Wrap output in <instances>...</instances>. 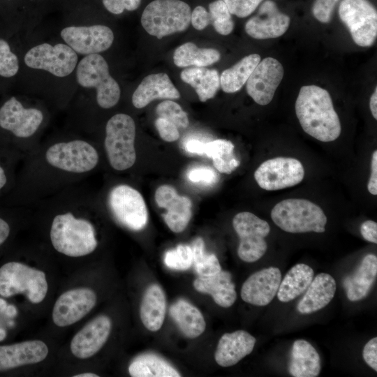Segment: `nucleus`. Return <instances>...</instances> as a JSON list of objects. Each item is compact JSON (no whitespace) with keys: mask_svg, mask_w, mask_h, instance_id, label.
Here are the masks:
<instances>
[{"mask_svg":"<svg viewBox=\"0 0 377 377\" xmlns=\"http://www.w3.org/2000/svg\"><path fill=\"white\" fill-rule=\"evenodd\" d=\"M23 158L15 191L16 202L23 207H33L80 184L98 167L101 161L96 145L82 138L39 143Z\"/></svg>","mask_w":377,"mask_h":377,"instance_id":"obj_1","label":"nucleus"},{"mask_svg":"<svg viewBox=\"0 0 377 377\" xmlns=\"http://www.w3.org/2000/svg\"><path fill=\"white\" fill-rule=\"evenodd\" d=\"M96 206L88 189L79 184L33 207L50 219L48 236L52 248L62 255L78 258L92 253L98 246L96 228L89 217Z\"/></svg>","mask_w":377,"mask_h":377,"instance_id":"obj_2","label":"nucleus"},{"mask_svg":"<svg viewBox=\"0 0 377 377\" xmlns=\"http://www.w3.org/2000/svg\"><path fill=\"white\" fill-rule=\"evenodd\" d=\"M295 113L305 133L321 142H332L341 132L339 117L329 92L316 85L300 88Z\"/></svg>","mask_w":377,"mask_h":377,"instance_id":"obj_3","label":"nucleus"},{"mask_svg":"<svg viewBox=\"0 0 377 377\" xmlns=\"http://www.w3.org/2000/svg\"><path fill=\"white\" fill-rule=\"evenodd\" d=\"M135 124L130 115L117 113L108 120L103 149L109 165L115 171H126L135 165Z\"/></svg>","mask_w":377,"mask_h":377,"instance_id":"obj_4","label":"nucleus"},{"mask_svg":"<svg viewBox=\"0 0 377 377\" xmlns=\"http://www.w3.org/2000/svg\"><path fill=\"white\" fill-rule=\"evenodd\" d=\"M271 218L279 228L290 233L324 232L327 221L318 205L300 198L278 202L272 209Z\"/></svg>","mask_w":377,"mask_h":377,"instance_id":"obj_5","label":"nucleus"},{"mask_svg":"<svg viewBox=\"0 0 377 377\" xmlns=\"http://www.w3.org/2000/svg\"><path fill=\"white\" fill-rule=\"evenodd\" d=\"M190 6L180 0H154L143 10L141 24L150 35L161 39L185 31L191 23Z\"/></svg>","mask_w":377,"mask_h":377,"instance_id":"obj_6","label":"nucleus"},{"mask_svg":"<svg viewBox=\"0 0 377 377\" xmlns=\"http://www.w3.org/2000/svg\"><path fill=\"white\" fill-rule=\"evenodd\" d=\"M44 119L40 109L24 107L15 97L9 98L0 108V127L22 141L24 155L39 144L36 135Z\"/></svg>","mask_w":377,"mask_h":377,"instance_id":"obj_7","label":"nucleus"},{"mask_svg":"<svg viewBox=\"0 0 377 377\" xmlns=\"http://www.w3.org/2000/svg\"><path fill=\"white\" fill-rule=\"evenodd\" d=\"M48 285L45 274L20 262L11 261L0 268V295L8 297L22 293L33 304L45 297Z\"/></svg>","mask_w":377,"mask_h":377,"instance_id":"obj_8","label":"nucleus"},{"mask_svg":"<svg viewBox=\"0 0 377 377\" xmlns=\"http://www.w3.org/2000/svg\"><path fill=\"white\" fill-rule=\"evenodd\" d=\"M79 84L84 88H94L96 103L103 109H109L117 104L121 90L117 82L110 75L108 64L98 54L84 57L76 71Z\"/></svg>","mask_w":377,"mask_h":377,"instance_id":"obj_9","label":"nucleus"},{"mask_svg":"<svg viewBox=\"0 0 377 377\" xmlns=\"http://www.w3.org/2000/svg\"><path fill=\"white\" fill-rule=\"evenodd\" d=\"M105 206L112 218L128 230H141L148 222V211L142 194L127 184H118L108 190Z\"/></svg>","mask_w":377,"mask_h":377,"instance_id":"obj_10","label":"nucleus"},{"mask_svg":"<svg viewBox=\"0 0 377 377\" xmlns=\"http://www.w3.org/2000/svg\"><path fill=\"white\" fill-rule=\"evenodd\" d=\"M340 20L348 27L353 41L370 47L377 37V12L368 0H342L339 6Z\"/></svg>","mask_w":377,"mask_h":377,"instance_id":"obj_11","label":"nucleus"},{"mask_svg":"<svg viewBox=\"0 0 377 377\" xmlns=\"http://www.w3.org/2000/svg\"><path fill=\"white\" fill-rule=\"evenodd\" d=\"M232 226L239 238V258L246 263L261 258L267 249L265 238L270 232L268 223L251 212H242L233 217Z\"/></svg>","mask_w":377,"mask_h":377,"instance_id":"obj_12","label":"nucleus"},{"mask_svg":"<svg viewBox=\"0 0 377 377\" xmlns=\"http://www.w3.org/2000/svg\"><path fill=\"white\" fill-rule=\"evenodd\" d=\"M24 60L29 68L44 70L62 77L74 71L77 55L67 44L58 43L53 46L42 43L31 48Z\"/></svg>","mask_w":377,"mask_h":377,"instance_id":"obj_13","label":"nucleus"},{"mask_svg":"<svg viewBox=\"0 0 377 377\" xmlns=\"http://www.w3.org/2000/svg\"><path fill=\"white\" fill-rule=\"evenodd\" d=\"M302 163L294 158L276 157L264 161L254 172L258 186L266 191H277L300 184L304 179Z\"/></svg>","mask_w":377,"mask_h":377,"instance_id":"obj_14","label":"nucleus"},{"mask_svg":"<svg viewBox=\"0 0 377 377\" xmlns=\"http://www.w3.org/2000/svg\"><path fill=\"white\" fill-rule=\"evenodd\" d=\"M96 303L95 292L89 288L67 290L57 300L52 309V320L59 327L73 325L84 318Z\"/></svg>","mask_w":377,"mask_h":377,"instance_id":"obj_15","label":"nucleus"},{"mask_svg":"<svg viewBox=\"0 0 377 377\" xmlns=\"http://www.w3.org/2000/svg\"><path fill=\"white\" fill-rule=\"evenodd\" d=\"M283 75L282 64L274 58L266 57L260 60L246 82V91L257 104L268 105Z\"/></svg>","mask_w":377,"mask_h":377,"instance_id":"obj_16","label":"nucleus"},{"mask_svg":"<svg viewBox=\"0 0 377 377\" xmlns=\"http://www.w3.org/2000/svg\"><path fill=\"white\" fill-rule=\"evenodd\" d=\"M66 43L75 52L89 55L108 50L114 40L112 31L105 25L68 27L61 31Z\"/></svg>","mask_w":377,"mask_h":377,"instance_id":"obj_17","label":"nucleus"},{"mask_svg":"<svg viewBox=\"0 0 377 377\" xmlns=\"http://www.w3.org/2000/svg\"><path fill=\"white\" fill-rule=\"evenodd\" d=\"M290 18L281 12L272 0H265L259 6L258 14L245 24L246 34L255 39L275 38L288 30Z\"/></svg>","mask_w":377,"mask_h":377,"instance_id":"obj_18","label":"nucleus"},{"mask_svg":"<svg viewBox=\"0 0 377 377\" xmlns=\"http://www.w3.org/2000/svg\"><path fill=\"white\" fill-rule=\"evenodd\" d=\"M155 200L159 207L166 210L162 216L174 232H181L188 226L192 216V202L186 196L179 195L170 185H161L155 192Z\"/></svg>","mask_w":377,"mask_h":377,"instance_id":"obj_19","label":"nucleus"},{"mask_svg":"<svg viewBox=\"0 0 377 377\" xmlns=\"http://www.w3.org/2000/svg\"><path fill=\"white\" fill-rule=\"evenodd\" d=\"M111 327V320L105 315L89 321L73 337L70 346L73 355L80 359L94 355L105 343Z\"/></svg>","mask_w":377,"mask_h":377,"instance_id":"obj_20","label":"nucleus"},{"mask_svg":"<svg viewBox=\"0 0 377 377\" xmlns=\"http://www.w3.org/2000/svg\"><path fill=\"white\" fill-rule=\"evenodd\" d=\"M281 281L280 269L269 267L251 274L243 283L241 297L246 303L263 306L276 295Z\"/></svg>","mask_w":377,"mask_h":377,"instance_id":"obj_21","label":"nucleus"},{"mask_svg":"<svg viewBox=\"0 0 377 377\" xmlns=\"http://www.w3.org/2000/svg\"><path fill=\"white\" fill-rule=\"evenodd\" d=\"M47 355V346L40 340L0 346V371L40 362Z\"/></svg>","mask_w":377,"mask_h":377,"instance_id":"obj_22","label":"nucleus"},{"mask_svg":"<svg viewBox=\"0 0 377 377\" xmlns=\"http://www.w3.org/2000/svg\"><path fill=\"white\" fill-rule=\"evenodd\" d=\"M256 342V338L244 330L226 333L219 341L215 361L223 367L233 366L252 352Z\"/></svg>","mask_w":377,"mask_h":377,"instance_id":"obj_23","label":"nucleus"},{"mask_svg":"<svg viewBox=\"0 0 377 377\" xmlns=\"http://www.w3.org/2000/svg\"><path fill=\"white\" fill-rule=\"evenodd\" d=\"M180 94L166 73L146 76L132 96V103L138 109L147 106L156 99H178Z\"/></svg>","mask_w":377,"mask_h":377,"instance_id":"obj_24","label":"nucleus"},{"mask_svg":"<svg viewBox=\"0 0 377 377\" xmlns=\"http://www.w3.org/2000/svg\"><path fill=\"white\" fill-rule=\"evenodd\" d=\"M336 289L335 279L330 274H317L298 302L297 311L301 314H310L320 310L333 299Z\"/></svg>","mask_w":377,"mask_h":377,"instance_id":"obj_25","label":"nucleus"},{"mask_svg":"<svg viewBox=\"0 0 377 377\" xmlns=\"http://www.w3.org/2000/svg\"><path fill=\"white\" fill-rule=\"evenodd\" d=\"M377 276V258L374 254L364 257L356 270L347 276L343 286L348 299L360 301L369 293Z\"/></svg>","mask_w":377,"mask_h":377,"instance_id":"obj_26","label":"nucleus"},{"mask_svg":"<svg viewBox=\"0 0 377 377\" xmlns=\"http://www.w3.org/2000/svg\"><path fill=\"white\" fill-rule=\"evenodd\" d=\"M195 289L209 294L216 304L224 308L231 306L237 299L235 286L231 274L224 270L206 276L198 277L193 283Z\"/></svg>","mask_w":377,"mask_h":377,"instance_id":"obj_27","label":"nucleus"},{"mask_svg":"<svg viewBox=\"0 0 377 377\" xmlns=\"http://www.w3.org/2000/svg\"><path fill=\"white\" fill-rule=\"evenodd\" d=\"M320 369V358L315 348L306 340L295 341L288 367L291 376L316 377L319 375Z\"/></svg>","mask_w":377,"mask_h":377,"instance_id":"obj_28","label":"nucleus"},{"mask_svg":"<svg viewBox=\"0 0 377 377\" xmlns=\"http://www.w3.org/2000/svg\"><path fill=\"white\" fill-rule=\"evenodd\" d=\"M166 309V300L163 289L157 284L147 288L143 295L140 316L144 326L156 332L163 325Z\"/></svg>","mask_w":377,"mask_h":377,"instance_id":"obj_29","label":"nucleus"},{"mask_svg":"<svg viewBox=\"0 0 377 377\" xmlns=\"http://www.w3.org/2000/svg\"><path fill=\"white\" fill-rule=\"evenodd\" d=\"M170 315L180 331L188 338H196L205 330L206 323L202 313L184 300H179L171 305Z\"/></svg>","mask_w":377,"mask_h":377,"instance_id":"obj_30","label":"nucleus"},{"mask_svg":"<svg viewBox=\"0 0 377 377\" xmlns=\"http://www.w3.org/2000/svg\"><path fill=\"white\" fill-rule=\"evenodd\" d=\"M313 270L309 265H294L281 281L276 296L281 302H288L303 294L313 279Z\"/></svg>","mask_w":377,"mask_h":377,"instance_id":"obj_31","label":"nucleus"},{"mask_svg":"<svg viewBox=\"0 0 377 377\" xmlns=\"http://www.w3.org/2000/svg\"><path fill=\"white\" fill-rule=\"evenodd\" d=\"M181 79L191 85L198 96L199 100L205 102L212 98L220 87V76L215 69L193 67L184 69Z\"/></svg>","mask_w":377,"mask_h":377,"instance_id":"obj_32","label":"nucleus"},{"mask_svg":"<svg viewBox=\"0 0 377 377\" xmlns=\"http://www.w3.org/2000/svg\"><path fill=\"white\" fill-rule=\"evenodd\" d=\"M133 377H179L180 374L163 358L145 353L135 357L128 367Z\"/></svg>","mask_w":377,"mask_h":377,"instance_id":"obj_33","label":"nucleus"},{"mask_svg":"<svg viewBox=\"0 0 377 377\" xmlns=\"http://www.w3.org/2000/svg\"><path fill=\"white\" fill-rule=\"evenodd\" d=\"M260 60L259 54H251L223 71L220 76V86L223 91L235 93L240 90Z\"/></svg>","mask_w":377,"mask_h":377,"instance_id":"obj_34","label":"nucleus"},{"mask_svg":"<svg viewBox=\"0 0 377 377\" xmlns=\"http://www.w3.org/2000/svg\"><path fill=\"white\" fill-rule=\"evenodd\" d=\"M221 58L220 52L213 48H199L188 42L179 46L174 52L173 61L178 67H205L212 65Z\"/></svg>","mask_w":377,"mask_h":377,"instance_id":"obj_35","label":"nucleus"},{"mask_svg":"<svg viewBox=\"0 0 377 377\" xmlns=\"http://www.w3.org/2000/svg\"><path fill=\"white\" fill-rule=\"evenodd\" d=\"M234 148L231 141L217 139L206 142L205 155L212 159L219 172L231 174L240 163L235 156Z\"/></svg>","mask_w":377,"mask_h":377,"instance_id":"obj_36","label":"nucleus"},{"mask_svg":"<svg viewBox=\"0 0 377 377\" xmlns=\"http://www.w3.org/2000/svg\"><path fill=\"white\" fill-rule=\"evenodd\" d=\"M190 246L193 255L192 265L200 276L213 275L221 270L217 257L213 253H206L202 238H195Z\"/></svg>","mask_w":377,"mask_h":377,"instance_id":"obj_37","label":"nucleus"},{"mask_svg":"<svg viewBox=\"0 0 377 377\" xmlns=\"http://www.w3.org/2000/svg\"><path fill=\"white\" fill-rule=\"evenodd\" d=\"M211 22L216 32L226 36L234 29V22L227 6L223 0H216L209 4Z\"/></svg>","mask_w":377,"mask_h":377,"instance_id":"obj_38","label":"nucleus"},{"mask_svg":"<svg viewBox=\"0 0 377 377\" xmlns=\"http://www.w3.org/2000/svg\"><path fill=\"white\" fill-rule=\"evenodd\" d=\"M164 263L168 267L173 269H189L193 263L191 246L179 244L175 249L167 251L164 256Z\"/></svg>","mask_w":377,"mask_h":377,"instance_id":"obj_39","label":"nucleus"},{"mask_svg":"<svg viewBox=\"0 0 377 377\" xmlns=\"http://www.w3.org/2000/svg\"><path fill=\"white\" fill-rule=\"evenodd\" d=\"M156 112L158 117L170 121L178 128H185L188 126L186 112L178 103L172 101L166 100L159 103L156 108Z\"/></svg>","mask_w":377,"mask_h":377,"instance_id":"obj_40","label":"nucleus"},{"mask_svg":"<svg viewBox=\"0 0 377 377\" xmlns=\"http://www.w3.org/2000/svg\"><path fill=\"white\" fill-rule=\"evenodd\" d=\"M19 70L17 56L10 50L8 43L0 38V75L6 77L14 76Z\"/></svg>","mask_w":377,"mask_h":377,"instance_id":"obj_41","label":"nucleus"},{"mask_svg":"<svg viewBox=\"0 0 377 377\" xmlns=\"http://www.w3.org/2000/svg\"><path fill=\"white\" fill-rule=\"evenodd\" d=\"M231 15L238 17L250 15L263 0H223Z\"/></svg>","mask_w":377,"mask_h":377,"instance_id":"obj_42","label":"nucleus"},{"mask_svg":"<svg viewBox=\"0 0 377 377\" xmlns=\"http://www.w3.org/2000/svg\"><path fill=\"white\" fill-rule=\"evenodd\" d=\"M187 177L191 182L212 186L217 182L219 176L210 167L198 166L189 170Z\"/></svg>","mask_w":377,"mask_h":377,"instance_id":"obj_43","label":"nucleus"},{"mask_svg":"<svg viewBox=\"0 0 377 377\" xmlns=\"http://www.w3.org/2000/svg\"><path fill=\"white\" fill-rule=\"evenodd\" d=\"M340 0H315L312 6L314 17L322 23L329 22L336 5Z\"/></svg>","mask_w":377,"mask_h":377,"instance_id":"obj_44","label":"nucleus"},{"mask_svg":"<svg viewBox=\"0 0 377 377\" xmlns=\"http://www.w3.org/2000/svg\"><path fill=\"white\" fill-rule=\"evenodd\" d=\"M155 126L160 137L166 142H174L179 139L178 128L170 121L158 117L155 120Z\"/></svg>","mask_w":377,"mask_h":377,"instance_id":"obj_45","label":"nucleus"},{"mask_svg":"<svg viewBox=\"0 0 377 377\" xmlns=\"http://www.w3.org/2000/svg\"><path fill=\"white\" fill-rule=\"evenodd\" d=\"M141 0H103L105 8L113 14H121L126 9L129 11L136 10Z\"/></svg>","mask_w":377,"mask_h":377,"instance_id":"obj_46","label":"nucleus"},{"mask_svg":"<svg viewBox=\"0 0 377 377\" xmlns=\"http://www.w3.org/2000/svg\"><path fill=\"white\" fill-rule=\"evenodd\" d=\"M191 22L195 29L202 30L211 22V17L203 6H198L191 14Z\"/></svg>","mask_w":377,"mask_h":377,"instance_id":"obj_47","label":"nucleus"},{"mask_svg":"<svg viewBox=\"0 0 377 377\" xmlns=\"http://www.w3.org/2000/svg\"><path fill=\"white\" fill-rule=\"evenodd\" d=\"M365 362L375 371H377V337L370 339L364 346L362 351Z\"/></svg>","mask_w":377,"mask_h":377,"instance_id":"obj_48","label":"nucleus"},{"mask_svg":"<svg viewBox=\"0 0 377 377\" xmlns=\"http://www.w3.org/2000/svg\"><path fill=\"white\" fill-rule=\"evenodd\" d=\"M360 233L362 237L370 242L377 243V223L376 222L367 220L364 221L360 226Z\"/></svg>","mask_w":377,"mask_h":377,"instance_id":"obj_49","label":"nucleus"},{"mask_svg":"<svg viewBox=\"0 0 377 377\" xmlns=\"http://www.w3.org/2000/svg\"><path fill=\"white\" fill-rule=\"evenodd\" d=\"M206 142L196 138H187L184 142V149L188 153L205 155Z\"/></svg>","mask_w":377,"mask_h":377,"instance_id":"obj_50","label":"nucleus"},{"mask_svg":"<svg viewBox=\"0 0 377 377\" xmlns=\"http://www.w3.org/2000/svg\"><path fill=\"white\" fill-rule=\"evenodd\" d=\"M369 192L374 195H377V151L372 154L371 161V175L367 184Z\"/></svg>","mask_w":377,"mask_h":377,"instance_id":"obj_51","label":"nucleus"},{"mask_svg":"<svg viewBox=\"0 0 377 377\" xmlns=\"http://www.w3.org/2000/svg\"><path fill=\"white\" fill-rule=\"evenodd\" d=\"M10 233V227L8 221L0 216V246L5 243Z\"/></svg>","mask_w":377,"mask_h":377,"instance_id":"obj_52","label":"nucleus"},{"mask_svg":"<svg viewBox=\"0 0 377 377\" xmlns=\"http://www.w3.org/2000/svg\"><path fill=\"white\" fill-rule=\"evenodd\" d=\"M9 172L4 165L0 163V192L9 184Z\"/></svg>","mask_w":377,"mask_h":377,"instance_id":"obj_53","label":"nucleus"},{"mask_svg":"<svg viewBox=\"0 0 377 377\" xmlns=\"http://www.w3.org/2000/svg\"><path fill=\"white\" fill-rule=\"evenodd\" d=\"M371 112L375 119H377V87L375 88L369 101Z\"/></svg>","mask_w":377,"mask_h":377,"instance_id":"obj_54","label":"nucleus"},{"mask_svg":"<svg viewBox=\"0 0 377 377\" xmlns=\"http://www.w3.org/2000/svg\"><path fill=\"white\" fill-rule=\"evenodd\" d=\"M4 312L10 318L15 317L17 313V309L13 305H8Z\"/></svg>","mask_w":377,"mask_h":377,"instance_id":"obj_55","label":"nucleus"},{"mask_svg":"<svg viewBox=\"0 0 377 377\" xmlns=\"http://www.w3.org/2000/svg\"><path fill=\"white\" fill-rule=\"evenodd\" d=\"M74 377H98V375L94 373H82L73 376Z\"/></svg>","mask_w":377,"mask_h":377,"instance_id":"obj_56","label":"nucleus"},{"mask_svg":"<svg viewBox=\"0 0 377 377\" xmlns=\"http://www.w3.org/2000/svg\"><path fill=\"white\" fill-rule=\"evenodd\" d=\"M7 306L8 305H7L6 302L3 299L0 298V312L1 313H3L5 311Z\"/></svg>","mask_w":377,"mask_h":377,"instance_id":"obj_57","label":"nucleus"},{"mask_svg":"<svg viewBox=\"0 0 377 377\" xmlns=\"http://www.w3.org/2000/svg\"><path fill=\"white\" fill-rule=\"evenodd\" d=\"M6 337V332L4 329L0 327V341H3Z\"/></svg>","mask_w":377,"mask_h":377,"instance_id":"obj_58","label":"nucleus"}]
</instances>
